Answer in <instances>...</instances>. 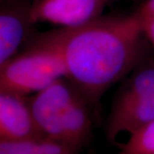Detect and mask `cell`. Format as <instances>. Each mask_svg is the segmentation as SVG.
Returning a JSON list of instances; mask_svg holds the SVG:
<instances>
[{
	"mask_svg": "<svg viewBox=\"0 0 154 154\" xmlns=\"http://www.w3.org/2000/svg\"><path fill=\"white\" fill-rule=\"evenodd\" d=\"M79 94L71 82L63 77L29 97L33 118L42 136L60 140L63 116Z\"/></svg>",
	"mask_w": 154,
	"mask_h": 154,
	"instance_id": "277c9868",
	"label": "cell"
},
{
	"mask_svg": "<svg viewBox=\"0 0 154 154\" xmlns=\"http://www.w3.org/2000/svg\"><path fill=\"white\" fill-rule=\"evenodd\" d=\"M135 12L140 17H146L153 15L154 0H146Z\"/></svg>",
	"mask_w": 154,
	"mask_h": 154,
	"instance_id": "4fadbf2b",
	"label": "cell"
},
{
	"mask_svg": "<svg viewBox=\"0 0 154 154\" xmlns=\"http://www.w3.org/2000/svg\"><path fill=\"white\" fill-rule=\"evenodd\" d=\"M46 34L60 51L67 79L93 109L147 52L141 18L109 16Z\"/></svg>",
	"mask_w": 154,
	"mask_h": 154,
	"instance_id": "6da1fadb",
	"label": "cell"
},
{
	"mask_svg": "<svg viewBox=\"0 0 154 154\" xmlns=\"http://www.w3.org/2000/svg\"><path fill=\"white\" fill-rule=\"evenodd\" d=\"M140 18L142 22V30H143L144 36L149 43L154 46V14L148 17H140Z\"/></svg>",
	"mask_w": 154,
	"mask_h": 154,
	"instance_id": "7c38bea8",
	"label": "cell"
},
{
	"mask_svg": "<svg viewBox=\"0 0 154 154\" xmlns=\"http://www.w3.org/2000/svg\"><path fill=\"white\" fill-rule=\"evenodd\" d=\"M92 108L80 94L67 108L61 122L60 140L81 151L92 137Z\"/></svg>",
	"mask_w": 154,
	"mask_h": 154,
	"instance_id": "ba28073f",
	"label": "cell"
},
{
	"mask_svg": "<svg viewBox=\"0 0 154 154\" xmlns=\"http://www.w3.org/2000/svg\"><path fill=\"white\" fill-rule=\"evenodd\" d=\"M118 148L116 154H154V119L129 134Z\"/></svg>",
	"mask_w": 154,
	"mask_h": 154,
	"instance_id": "9c48e42d",
	"label": "cell"
},
{
	"mask_svg": "<svg viewBox=\"0 0 154 154\" xmlns=\"http://www.w3.org/2000/svg\"><path fill=\"white\" fill-rule=\"evenodd\" d=\"M65 75L60 51L44 33L0 66V92L28 96Z\"/></svg>",
	"mask_w": 154,
	"mask_h": 154,
	"instance_id": "7a4b0ae2",
	"label": "cell"
},
{
	"mask_svg": "<svg viewBox=\"0 0 154 154\" xmlns=\"http://www.w3.org/2000/svg\"><path fill=\"white\" fill-rule=\"evenodd\" d=\"M110 0H37L31 5L33 22L75 28L101 16Z\"/></svg>",
	"mask_w": 154,
	"mask_h": 154,
	"instance_id": "5b68a950",
	"label": "cell"
},
{
	"mask_svg": "<svg viewBox=\"0 0 154 154\" xmlns=\"http://www.w3.org/2000/svg\"><path fill=\"white\" fill-rule=\"evenodd\" d=\"M81 151L59 140L40 137L34 140V154H79Z\"/></svg>",
	"mask_w": 154,
	"mask_h": 154,
	"instance_id": "30bf717a",
	"label": "cell"
},
{
	"mask_svg": "<svg viewBox=\"0 0 154 154\" xmlns=\"http://www.w3.org/2000/svg\"><path fill=\"white\" fill-rule=\"evenodd\" d=\"M116 93L106 122L105 135L111 143L154 119V57L146 54L133 69Z\"/></svg>",
	"mask_w": 154,
	"mask_h": 154,
	"instance_id": "3957f363",
	"label": "cell"
},
{
	"mask_svg": "<svg viewBox=\"0 0 154 154\" xmlns=\"http://www.w3.org/2000/svg\"><path fill=\"white\" fill-rule=\"evenodd\" d=\"M43 137L35 123L29 97L0 92V140H29Z\"/></svg>",
	"mask_w": 154,
	"mask_h": 154,
	"instance_id": "52a82bcc",
	"label": "cell"
},
{
	"mask_svg": "<svg viewBox=\"0 0 154 154\" xmlns=\"http://www.w3.org/2000/svg\"><path fill=\"white\" fill-rule=\"evenodd\" d=\"M31 5L22 0H8L0 11V66L18 53L31 35L35 22Z\"/></svg>",
	"mask_w": 154,
	"mask_h": 154,
	"instance_id": "8992f818",
	"label": "cell"
},
{
	"mask_svg": "<svg viewBox=\"0 0 154 154\" xmlns=\"http://www.w3.org/2000/svg\"><path fill=\"white\" fill-rule=\"evenodd\" d=\"M34 140H0V154H34Z\"/></svg>",
	"mask_w": 154,
	"mask_h": 154,
	"instance_id": "8fae6325",
	"label": "cell"
}]
</instances>
